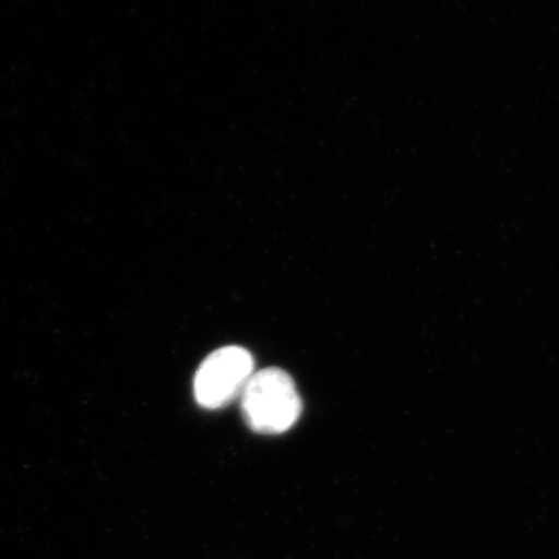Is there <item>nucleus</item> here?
<instances>
[{
    "label": "nucleus",
    "mask_w": 559,
    "mask_h": 559,
    "mask_svg": "<svg viewBox=\"0 0 559 559\" xmlns=\"http://www.w3.org/2000/svg\"><path fill=\"white\" fill-rule=\"evenodd\" d=\"M241 409L253 432L278 436L299 421L304 404L290 374L270 367L252 374L241 395Z\"/></svg>",
    "instance_id": "nucleus-1"
},
{
    "label": "nucleus",
    "mask_w": 559,
    "mask_h": 559,
    "mask_svg": "<svg viewBox=\"0 0 559 559\" xmlns=\"http://www.w3.org/2000/svg\"><path fill=\"white\" fill-rule=\"evenodd\" d=\"M253 358L242 347H223L213 352L201 364L194 377V399L209 411L229 406L241 399L253 374Z\"/></svg>",
    "instance_id": "nucleus-2"
}]
</instances>
